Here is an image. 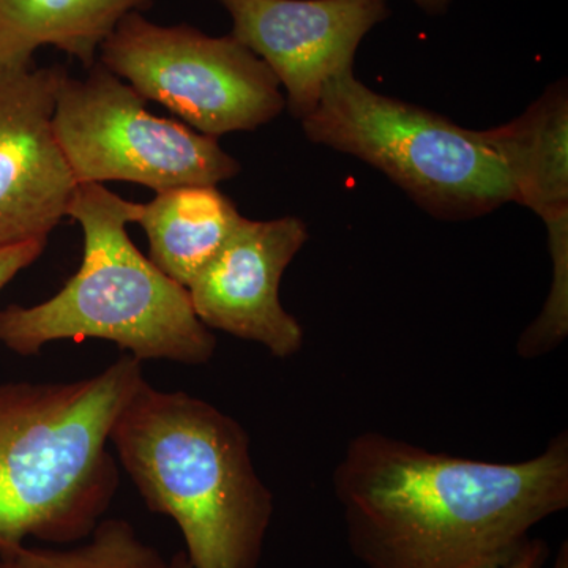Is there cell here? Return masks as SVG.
I'll list each match as a JSON object with an SVG mask.
<instances>
[{
  "mask_svg": "<svg viewBox=\"0 0 568 568\" xmlns=\"http://www.w3.org/2000/svg\"><path fill=\"white\" fill-rule=\"evenodd\" d=\"M332 485L364 568H503L568 508V433L536 457L496 463L365 432L347 444Z\"/></svg>",
  "mask_w": 568,
  "mask_h": 568,
  "instance_id": "obj_1",
  "label": "cell"
},
{
  "mask_svg": "<svg viewBox=\"0 0 568 568\" xmlns=\"http://www.w3.org/2000/svg\"><path fill=\"white\" fill-rule=\"evenodd\" d=\"M110 444L145 507L181 530L193 568H260L274 495L234 417L144 381L115 418Z\"/></svg>",
  "mask_w": 568,
  "mask_h": 568,
  "instance_id": "obj_2",
  "label": "cell"
},
{
  "mask_svg": "<svg viewBox=\"0 0 568 568\" xmlns=\"http://www.w3.org/2000/svg\"><path fill=\"white\" fill-rule=\"evenodd\" d=\"M144 381L123 354L84 379L0 384V545L91 536L119 488L112 425Z\"/></svg>",
  "mask_w": 568,
  "mask_h": 568,
  "instance_id": "obj_3",
  "label": "cell"
},
{
  "mask_svg": "<svg viewBox=\"0 0 568 568\" xmlns=\"http://www.w3.org/2000/svg\"><path fill=\"white\" fill-rule=\"evenodd\" d=\"M140 207L100 183L78 185L67 216L84 234L81 267L54 297L0 310V345L32 357L62 339L97 338L140 362L209 364L216 338L194 313L189 291L126 233Z\"/></svg>",
  "mask_w": 568,
  "mask_h": 568,
  "instance_id": "obj_4",
  "label": "cell"
},
{
  "mask_svg": "<svg viewBox=\"0 0 568 568\" xmlns=\"http://www.w3.org/2000/svg\"><path fill=\"white\" fill-rule=\"evenodd\" d=\"M302 125L310 141L383 171L436 219H476L511 203L506 171L480 132L381 95L353 70L324 85Z\"/></svg>",
  "mask_w": 568,
  "mask_h": 568,
  "instance_id": "obj_5",
  "label": "cell"
},
{
  "mask_svg": "<svg viewBox=\"0 0 568 568\" xmlns=\"http://www.w3.org/2000/svg\"><path fill=\"white\" fill-rule=\"evenodd\" d=\"M88 77L59 74L52 129L78 185L122 181L155 193L216 186L241 164L215 138L145 110V100L97 61Z\"/></svg>",
  "mask_w": 568,
  "mask_h": 568,
  "instance_id": "obj_6",
  "label": "cell"
},
{
  "mask_svg": "<svg viewBox=\"0 0 568 568\" xmlns=\"http://www.w3.org/2000/svg\"><path fill=\"white\" fill-rule=\"evenodd\" d=\"M99 54L142 99L163 104L194 132L215 140L260 129L286 108L274 71L233 36L153 24L133 11Z\"/></svg>",
  "mask_w": 568,
  "mask_h": 568,
  "instance_id": "obj_7",
  "label": "cell"
},
{
  "mask_svg": "<svg viewBox=\"0 0 568 568\" xmlns=\"http://www.w3.org/2000/svg\"><path fill=\"white\" fill-rule=\"evenodd\" d=\"M234 39L274 71L297 119L312 114L324 85L353 70L366 33L388 17L387 0H219Z\"/></svg>",
  "mask_w": 568,
  "mask_h": 568,
  "instance_id": "obj_8",
  "label": "cell"
},
{
  "mask_svg": "<svg viewBox=\"0 0 568 568\" xmlns=\"http://www.w3.org/2000/svg\"><path fill=\"white\" fill-rule=\"evenodd\" d=\"M308 241L301 219H244L222 250L189 284L194 313L211 331L264 346L290 358L304 346V328L280 301V283Z\"/></svg>",
  "mask_w": 568,
  "mask_h": 568,
  "instance_id": "obj_9",
  "label": "cell"
},
{
  "mask_svg": "<svg viewBox=\"0 0 568 568\" xmlns=\"http://www.w3.org/2000/svg\"><path fill=\"white\" fill-rule=\"evenodd\" d=\"M61 70H0V248L48 241L78 186L52 129Z\"/></svg>",
  "mask_w": 568,
  "mask_h": 568,
  "instance_id": "obj_10",
  "label": "cell"
},
{
  "mask_svg": "<svg viewBox=\"0 0 568 568\" xmlns=\"http://www.w3.org/2000/svg\"><path fill=\"white\" fill-rule=\"evenodd\" d=\"M480 133L506 171L511 203L536 212L545 224L568 220L566 81L548 88L515 121Z\"/></svg>",
  "mask_w": 568,
  "mask_h": 568,
  "instance_id": "obj_11",
  "label": "cell"
},
{
  "mask_svg": "<svg viewBox=\"0 0 568 568\" xmlns=\"http://www.w3.org/2000/svg\"><path fill=\"white\" fill-rule=\"evenodd\" d=\"M153 0H0V70L29 69L54 47L91 69L119 22Z\"/></svg>",
  "mask_w": 568,
  "mask_h": 568,
  "instance_id": "obj_12",
  "label": "cell"
},
{
  "mask_svg": "<svg viewBox=\"0 0 568 568\" xmlns=\"http://www.w3.org/2000/svg\"><path fill=\"white\" fill-rule=\"evenodd\" d=\"M242 215L216 186H182L141 204L136 222L149 239V260L189 287L233 234Z\"/></svg>",
  "mask_w": 568,
  "mask_h": 568,
  "instance_id": "obj_13",
  "label": "cell"
},
{
  "mask_svg": "<svg viewBox=\"0 0 568 568\" xmlns=\"http://www.w3.org/2000/svg\"><path fill=\"white\" fill-rule=\"evenodd\" d=\"M163 558L138 536L132 523L102 519L80 544L61 547L0 545V568H168Z\"/></svg>",
  "mask_w": 568,
  "mask_h": 568,
  "instance_id": "obj_14",
  "label": "cell"
},
{
  "mask_svg": "<svg viewBox=\"0 0 568 568\" xmlns=\"http://www.w3.org/2000/svg\"><path fill=\"white\" fill-rule=\"evenodd\" d=\"M552 280L540 315L523 331L517 353L530 361L558 349L568 335V220L547 224Z\"/></svg>",
  "mask_w": 568,
  "mask_h": 568,
  "instance_id": "obj_15",
  "label": "cell"
},
{
  "mask_svg": "<svg viewBox=\"0 0 568 568\" xmlns=\"http://www.w3.org/2000/svg\"><path fill=\"white\" fill-rule=\"evenodd\" d=\"M48 241H31L0 248V293L14 276L36 263Z\"/></svg>",
  "mask_w": 568,
  "mask_h": 568,
  "instance_id": "obj_16",
  "label": "cell"
},
{
  "mask_svg": "<svg viewBox=\"0 0 568 568\" xmlns=\"http://www.w3.org/2000/svg\"><path fill=\"white\" fill-rule=\"evenodd\" d=\"M549 559V547L541 538L532 537L525 549L503 568H544Z\"/></svg>",
  "mask_w": 568,
  "mask_h": 568,
  "instance_id": "obj_17",
  "label": "cell"
},
{
  "mask_svg": "<svg viewBox=\"0 0 568 568\" xmlns=\"http://www.w3.org/2000/svg\"><path fill=\"white\" fill-rule=\"evenodd\" d=\"M422 10L429 14H440L447 11L452 0H414Z\"/></svg>",
  "mask_w": 568,
  "mask_h": 568,
  "instance_id": "obj_18",
  "label": "cell"
},
{
  "mask_svg": "<svg viewBox=\"0 0 568 568\" xmlns=\"http://www.w3.org/2000/svg\"><path fill=\"white\" fill-rule=\"evenodd\" d=\"M551 568H568V541L564 540L559 545L558 552L552 559Z\"/></svg>",
  "mask_w": 568,
  "mask_h": 568,
  "instance_id": "obj_19",
  "label": "cell"
},
{
  "mask_svg": "<svg viewBox=\"0 0 568 568\" xmlns=\"http://www.w3.org/2000/svg\"><path fill=\"white\" fill-rule=\"evenodd\" d=\"M168 568H193L192 564H190L189 558H186L185 551L175 552L173 558L170 559V564H168Z\"/></svg>",
  "mask_w": 568,
  "mask_h": 568,
  "instance_id": "obj_20",
  "label": "cell"
}]
</instances>
